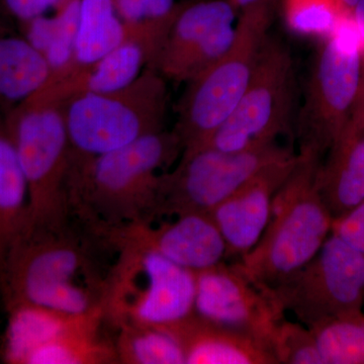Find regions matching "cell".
<instances>
[{
	"instance_id": "1",
	"label": "cell",
	"mask_w": 364,
	"mask_h": 364,
	"mask_svg": "<svg viewBox=\"0 0 364 364\" xmlns=\"http://www.w3.org/2000/svg\"><path fill=\"white\" fill-rule=\"evenodd\" d=\"M102 248L107 247L74 218L28 224L0 267L4 308L33 305L75 315L102 310L109 269L100 267Z\"/></svg>"
},
{
	"instance_id": "2",
	"label": "cell",
	"mask_w": 364,
	"mask_h": 364,
	"mask_svg": "<svg viewBox=\"0 0 364 364\" xmlns=\"http://www.w3.org/2000/svg\"><path fill=\"white\" fill-rule=\"evenodd\" d=\"M182 151L176 134L164 129L98 156H71V217L95 237L117 228L151 223L160 176Z\"/></svg>"
},
{
	"instance_id": "3",
	"label": "cell",
	"mask_w": 364,
	"mask_h": 364,
	"mask_svg": "<svg viewBox=\"0 0 364 364\" xmlns=\"http://www.w3.org/2000/svg\"><path fill=\"white\" fill-rule=\"evenodd\" d=\"M320 163L299 155L296 167L275 196L264 233L239 262L263 289H274L301 269L331 234L333 217L316 183Z\"/></svg>"
},
{
	"instance_id": "4",
	"label": "cell",
	"mask_w": 364,
	"mask_h": 364,
	"mask_svg": "<svg viewBox=\"0 0 364 364\" xmlns=\"http://www.w3.org/2000/svg\"><path fill=\"white\" fill-rule=\"evenodd\" d=\"M167 107L166 79L149 67L123 90L72 95L62 105L71 156H98L164 130Z\"/></svg>"
},
{
	"instance_id": "5",
	"label": "cell",
	"mask_w": 364,
	"mask_h": 364,
	"mask_svg": "<svg viewBox=\"0 0 364 364\" xmlns=\"http://www.w3.org/2000/svg\"><path fill=\"white\" fill-rule=\"evenodd\" d=\"M62 105L44 86L7 116L28 183L31 225H57L71 219V149Z\"/></svg>"
},
{
	"instance_id": "6",
	"label": "cell",
	"mask_w": 364,
	"mask_h": 364,
	"mask_svg": "<svg viewBox=\"0 0 364 364\" xmlns=\"http://www.w3.org/2000/svg\"><path fill=\"white\" fill-rule=\"evenodd\" d=\"M274 6L239 13L229 49L189 80L173 131L184 150L207 143L240 102L269 36Z\"/></svg>"
},
{
	"instance_id": "7",
	"label": "cell",
	"mask_w": 364,
	"mask_h": 364,
	"mask_svg": "<svg viewBox=\"0 0 364 364\" xmlns=\"http://www.w3.org/2000/svg\"><path fill=\"white\" fill-rule=\"evenodd\" d=\"M105 284V322L119 328H166L195 314L196 272L158 254L135 248L114 251Z\"/></svg>"
},
{
	"instance_id": "8",
	"label": "cell",
	"mask_w": 364,
	"mask_h": 364,
	"mask_svg": "<svg viewBox=\"0 0 364 364\" xmlns=\"http://www.w3.org/2000/svg\"><path fill=\"white\" fill-rule=\"evenodd\" d=\"M359 82L358 30L352 18H343L326 36L306 81L294 121L299 155L322 161L350 121Z\"/></svg>"
},
{
	"instance_id": "9",
	"label": "cell",
	"mask_w": 364,
	"mask_h": 364,
	"mask_svg": "<svg viewBox=\"0 0 364 364\" xmlns=\"http://www.w3.org/2000/svg\"><path fill=\"white\" fill-rule=\"evenodd\" d=\"M294 154L279 142L239 152L210 146L182 151L176 167L160 176L151 223L164 217L210 214L261 170Z\"/></svg>"
},
{
	"instance_id": "10",
	"label": "cell",
	"mask_w": 364,
	"mask_h": 364,
	"mask_svg": "<svg viewBox=\"0 0 364 364\" xmlns=\"http://www.w3.org/2000/svg\"><path fill=\"white\" fill-rule=\"evenodd\" d=\"M294 107L296 72L291 50L268 36L240 102L203 146L239 152L279 142L280 136L291 132Z\"/></svg>"
},
{
	"instance_id": "11",
	"label": "cell",
	"mask_w": 364,
	"mask_h": 364,
	"mask_svg": "<svg viewBox=\"0 0 364 364\" xmlns=\"http://www.w3.org/2000/svg\"><path fill=\"white\" fill-rule=\"evenodd\" d=\"M267 291L284 313L308 327L358 312L364 306V254L330 234L312 259Z\"/></svg>"
},
{
	"instance_id": "12",
	"label": "cell",
	"mask_w": 364,
	"mask_h": 364,
	"mask_svg": "<svg viewBox=\"0 0 364 364\" xmlns=\"http://www.w3.org/2000/svg\"><path fill=\"white\" fill-rule=\"evenodd\" d=\"M237 14L230 0L182 4L148 67L166 80L188 83L229 49Z\"/></svg>"
},
{
	"instance_id": "13",
	"label": "cell",
	"mask_w": 364,
	"mask_h": 364,
	"mask_svg": "<svg viewBox=\"0 0 364 364\" xmlns=\"http://www.w3.org/2000/svg\"><path fill=\"white\" fill-rule=\"evenodd\" d=\"M195 312L259 340L269 348L273 332L286 314L267 289L246 274L240 263L224 261L196 272Z\"/></svg>"
},
{
	"instance_id": "14",
	"label": "cell",
	"mask_w": 364,
	"mask_h": 364,
	"mask_svg": "<svg viewBox=\"0 0 364 364\" xmlns=\"http://www.w3.org/2000/svg\"><path fill=\"white\" fill-rule=\"evenodd\" d=\"M97 238L111 252L121 248L140 249L195 272L228 257L226 244L210 214L177 215L173 221L158 226L138 223L105 232Z\"/></svg>"
},
{
	"instance_id": "15",
	"label": "cell",
	"mask_w": 364,
	"mask_h": 364,
	"mask_svg": "<svg viewBox=\"0 0 364 364\" xmlns=\"http://www.w3.org/2000/svg\"><path fill=\"white\" fill-rule=\"evenodd\" d=\"M299 155L268 165L210 213L221 233L228 256H245L267 229L273 202L293 172Z\"/></svg>"
},
{
	"instance_id": "16",
	"label": "cell",
	"mask_w": 364,
	"mask_h": 364,
	"mask_svg": "<svg viewBox=\"0 0 364 364\" xmlns=\"http://www.w3.org/2000/svg\"><path fill=\"white\" fill-rule=\"evenodd\" d=\"M128 28L127 39L92 65L50 78L53 92L65 102L77 93L112 92L133 83L149 66L160 39L146 28Z\"/></svg>"
},
{
	"instance_id": "17",
	"label": "cell",
	"mask_w": 364,
	"mask_h": 364,
	"mask_svg": "<svg viewBox=\"0 0 364 364\" xmlns=\"http://www.w3.org/2000/svg\"><path fill=\"white\" fill-rule=\"evenodd\" d=\"M163 329L181 344L186 364H277L267 344L196 313Z\"/></svg>"
},
{
	"instance_id": "18",
	"label": "cell",
	"mask_w": 364,
	"mask_h": 364,
	"mask_svg": "<svg viewBox=\"0 0 364 364\" xmlns=\"http://www.w3.org/2000/svg\"><path fill=\"white\" fill-rule=\"evenodd\" d=\"M325 156L316 183L334 219L364 202V127L350 119Z\"/></svg>"
},
{
	"instance_id": "19",
	"label": "cell",
	"mask_w": 364,
	"mask_h": 364,
	"mask_svg": "<svg viewBox=\"0 0 364 364\" xmlns=\"http://www.w3.org/2000/svg\"><path fill=\"white\" fill-rule=\"evenodd\" d=\"M52 75L42 52L0 21V112L9 116L42 90Z\"/></svg>"
},
{
	"instance_id": "20",
	"label": "cell",
	"mask_w": 364,
	"mask_h": 364,
	"mask_svg": "<svg viewBox=\"0 0 364 364\" xmlns=\"http://www.w3.org/2000/svg\"><path fill=\"white\" fill-rule=\"evenodd\" d=\"M6 311L7 326L1 354L4 360L11 364H28L33 352L77 327L95 313L75 315L33 305L9 306Z\"/></svg>"
},
{
	"instance_id": "21",
	"label": "cell",
	"mask_w": 364,
	"mask_h": 364,
	"mask_svg": "<svg viewBox=\"0 0 364 364\" xmlns=\"http://www.w3.org/2000/svg\"><path fill=\"white\" fill-rule=\"evenodd\" d=\"M30 221L28 183L6 114L0 112V267Z\"/></svg>"
},
{
	"instance_id": "22",
	"label": "cell",
	"mask_w": 364,
	"mask_h": 364,
	"mask_svg": "<svg viewBox=\"0 0 364 364\" xmlns=\"http://www.w3.org/2000/svg\"><path fill=\"white\" fill-rule=\"evenodd\" d=\"M129 33L114 0H80L73 64L66 73L92 65L124 42Z\"/></svg>"
},
{
	"instance_id": "23",
	"label": "cell",
	"mask_w": 364,
	"mask_h": 364,
	"mask_svg": "<svg viewBox=\"0 0 364 364\" xmlns=\"http://www.w3.org/2000/svg\"><path fill=\"white\" fill-rule=\"evenodd\" d=\"M117 330L114 347L119 363L186 364L181 344L163 328L129 324Z\"/></svg>"
},
{
	"instance_id": "24",
	"label": "cell",
	"mask_w": 364,
	"mask_h": 364,
	"mask_svg": "<svg viewBox=\"0 0 364 364\" xmlns=\"http://www.w3.org/2000/svg\"><path fill=\"white\" fill-rule=\"evenodd\" d=\"M323 364H364L363 311L311 326Z\"/></svg>"
},
{
	"instance_id": "25",
	"label": "cell",
	"mask_w": 364,
	"mask_h": 364,
	"mask_svg": "<svg viewBox=\"0 0 364 364\" xmlns=\"http://www.w3.org/2000/svg\"><path fill=\"white\" fill-rule=\"evenodd\" d=\"M270 349L277 364H323L312 330L299 321L282 318L273 332Z\"/></svg>"
},
{
	"instance_id": "26",
	"label": "cell",
	"mask_w": 364,
	"mask_h": 364,
	"mask_svg": "<svg viewBox=\"0 0 364 364\" xmlns=\"http://www.w3.org/2000/svg\"><path fill=\"white\" fill-rule=\"evenodd\" d=\"M289 26L306 35H328L341 18L338 0H284Z\"/></svg>"
},
{
	"instance_id": "27",
	"label": "cell",
	"mask_w": 364,
	"mask_h": 364,
	"mask_svg": "<svg viewBox=\"0 0 364 364\" xmlns=\"http://www.w3.org/2000/svg\"><path fill=\"white\" fill-rule=\"evenodd\" d=\"M114 4L124 25L143 26L162 35L182 6L176 0H114Z\"/></svg>"
},
{
	"instance_id": "28",
	"label": "cell",
	"mask_w": 364,
	"mask_h": 364,
	"mask_svg": "<svg viewBox=\"0 0 364 364\" xmlns=\"http://www.w3.org/2000/svg\"><path fill=\"white\" fill-rule=\"evenodd\" d=\"M331 234L364 254V202L346 214L334 218Z\"/></svg>"
},
{
	"instance_id": "29",
	"label": "cell",
	"mask_w": 364,
	"mask_h": 364,
	"mask_svg": "<svg viewBox=\"0 0 364 364\" xmlns=\"http://www.w3.org/2000/svg\"><path fill=\"white\" fill-rule=\"evenodd\" d=\"M352 20L358 30L360 44V82L350 119L359 126L364 127V0H358L352 13Z\"/></svg>"
},
{
	"instance_id": "30",
	"label": "cell",
	"mask_w": 364,
	"mask_h": 364,
	"mask_svg": "<svg viewBox=\"0 0 364 364\" xmlns=\"http://www.w3.org/2000/svg\"><path fill=\"white\" fill-rule=\"evenodd\" d=\"M61 0H2L7 13L23 23L44 16L51 7H56Z\"/></svg>"
},
{
	"instance_id": "31",
	"label": "cell",
	"mask_w": 364,
	"mask_h": 364,
	"mask_svg": "<svg viewBox=\"0 0 364 364\" xmlns=\"http://www.w3.org/2000/svg\"><path fill=\"white\" fill-rule=\"evenodd\" d=\"M236 6L239 13L246 9H257V7L275 6L277 0H230Z\"/></svg>"
},
{
	"instance_id": "32",
	"label": "cell",
	"mask_w": 364,
	"mask_h": 364,
	"mask_svg": "<svg viewBox=\"0 0 364 364\" xmlns=\"http://www.w3.org/2000/svg\"><path fill=\"white\" fill-rule=\"evenodd\" d=\"M358 1V0H338L340 11L345 18H352V13Z\"/></svg>"
}]
</instances>
